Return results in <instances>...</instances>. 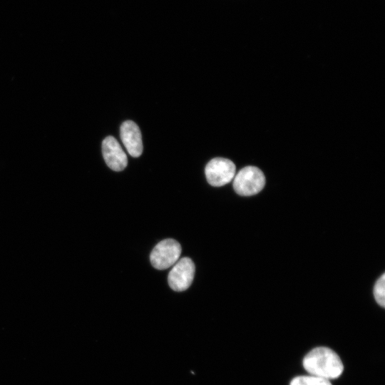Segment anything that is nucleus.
Returning <instances> with one entry per match:
<instances>
[{"mask_svg": "<svg viewBox=\"0 0 385 385\" xmlns=\"http://www.w3.org/2000/svg\"><path fill=\"white\" fill-rule=\"evenodd\" d=\"M102 153L107 165L114 171H121L128 165L126 154L113 136H108L103 140Z\"/></svg>", "mask_w": 385, "mask_h": 385, "instance_id": "obj_6", "label": "nucleus"}, {"mask_svg": "<svg viewBox=\"0 0 385 385\" xmlns=\"http://www.w3.org/2000/svg\"><path fill=\"white\" fill-rule=\"evenodd\" d=\"M265 185L262 171L255 166L241 169L234 177L233 188L242 196H251L260 192Z\"/></svg>", "mask_w": 385, "mask_h": 385, "instance_id": "obj_2", "label": "nucleus"}, {"mask_svg": "<svg viewBox=\"0 0 385 385\" xmlns=\"http://www.w3.org/2000/svg\"><path fill=\"white\" fill-rule=\"evenodd\" d=\"M181 253L180 243L173 239H165L158 243L152 250L150 260L157 270H165L179 260Z\"/></svg>", "mask_w": 385, "mask_h": 385, "instance_id": "obj_3", "label": "nucleus"}, {"mask_svg": "<svg viewBox=\"0 0 385 385\" xmlns=\"http://www.w3.org/2000/svg\"><path fill=\"white\" fill-rule=\"evenodd\" d=\"M303 366L309 375L327 380L339 377L344 370V365L337 354L325 346L311 350L303 359Z\"/></svg>", "mask_w": 385, "mask_h": 385, "instance_id": "obj_1", "label": "nucleus"}, {"mask_svg": "<svg viewBox=\"0 0 385 385\" xmlns=\"http://www.w3.org/2000/svg\"><path fill=\"white\" fill-rule=\"evenodd\" d=\"M374 295L376 302L382 307H385V274L377 279L374 287Z\"/></svg>", "mask_w": 385, "mask_h": 385, "instance_id": "obj_9", "label": "nucleus"}, {"mask_svg": "<svg viewBox=\"0 0 385 385\" xmlns=\"http://www.w3.org/2000/svg\"><path fill=\"white\" fill-rule=\"evenodd\" d=\"M120 133L128 153L133 157H139L143 152V142L138 125L132 120H126L122 123Z\"/></svg>", "mask_w": 385, "mask_h": 385, "instance_id": "obj_7", "label": "nucleus"}, {"mask_svg": "<svg viewBox=\"0 0 385 385\" xmlns=\"http://www.w3.org/2000/svg\"><path fill=\"white\" fill-rule=\"evenodd\" d=\"M205 173L210 185L220 187L227 184L234 178L236 167L229 159L215 158L206 165Z\"/></svg>", "mask_w": 385, "mask_h": 385, "instance_id": "obj_4", "label": "nucleus"}, {"mask_svg": "<svg viewBox=\"0 0 385 385\" xmlns=\"http://www.w3.org/2000/svg\"><path fill=\"white\" fill-rule=\"evenodd\" d=\"M195 265L189 257L178 260L168 274V284L172 289L182 292L192 284L195 274Z\"/></svg>", "mask_w": 385, "mask_h": 385, "instance_id": "obj_5", "label": "nucleus"}, {"mask_svg": "<svg viewBox=\"0 0 385 385\" xmlns=\"http://www.w3.org/2000/svg\"><path fill=\"white\" fill-rule=\"evenodd\" d=\"M289 385H332L329 380L313 375L299 376L294 378Z\"/></svg>", "mask_w": 385, "mask_h": 385, "instance_id": "obj_8", "label": "nucleus"}]
</instances>
